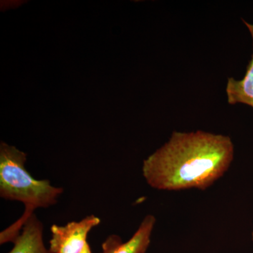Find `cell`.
<instances>
[{
    "instance_id": "277c9868",
    "label": "cell",
    "mask_w": 253,
    "mask_h": 253,
    "mask_svg": "<svg viewBox=\"0 0 253 253\" xmlns=\"http://www.w3.org/2000/svg\"><path fill=\"white\" fill-rule=\"evenodd\" d=\"M156 221L152 214L146 216L134 235L126 243L117 235L110 236L102 245V253H146Z\"/></svg>"
},
{
    "instance_id": "52a82bcc",
    "label": "cell",
    "mask_w": 253,
    "mask_h": 253,
    "mask_svg": "<svg viewBox=\"0 0 253 253\" xmlns=\"http://www.w3.org/2000/svg\"><path fill=\"white\" fill-rule=\"evenodd\" d=\"M83 253H91L90 247H89V244L86 245L85 248H84V251Z\"/></svg>"
},
{
    "instance_id": "5b68a950",
    "label": "cell",
    "mask_w": 253,
    "mask_h": 253,
    "mask_svg": "<svg viewBox=\"0 0 253 253\" xmlns=\"http://www.w3.org/2000/svg\"><path fill=\"white\" fill-rule=\"evenodd\" d=\"M43 231L42 223L33 213L26 219L9 253H51L44 244Z\"/></svg>"
},
{
    "instance_id": "8992f818",
    "label": "cell",
    "mask_w": 253,
    "mask_h": 253,
    "mask_svg": "<svg viewBox=\"0 0 253 253\" xmlns=\"http://www.w3.org/2000/svg\"><path fill=\"white\" fill-rule=\"evenodd\" d=\"M243 21L249 28L252 36L253 44V24L246 22L244 20ZM226 92L229 104L240 103L249 105L253 109V54L252 59L248 65L244 78L241 81L229 78L226 84Z\"/></svg>"
},
{
    "instance_id": "6da1fadb",
    "label": "cell",
    "mask_w": 253,
    "mask_h": 253,
    "mask_svg": "<svg viewBox=\"0 0 253 253\" xmlns=\"http://www.w3.org/2000/svg\"><path fill=\"white\" fill-rule=\"evenodd\" d=\"M234 156L231 138L206 131H174L143 162L151 187L161 191L205 190L225 174Z\"/></svg>"
},
{
    "instance_id": "ba28073f",
    "label": "cell",
    "mask_w": 253,
    "mask_h": 253,
    "mask_svg": "<svg viewBox=\"0 0 253 253\" xmlns=\"http://www.w3.org/2000/svg\"><path fill=\"white\" fill-rule=\"evenodd\" d=\"M252 239H253V233H252Z\"/></svg>"
},
{
    "instance_id": "3957f363",
    "label": "cell",
    "mask_w": 253,
    "mask_h": 253,
    "mask_svg": "<svg viewBox=\"0 0 253 253\" xmlns=\"http://www.w3.org/2000/svg\"><path fill=\"white\" fill-rule=\"evenodd\" d=\"M101 223L94 214L79 221H71L65 226H51L49 251L51 253H83L87 244V236L91 229Z\"/></svg>"
},
{
    "instance_id": "7a4b0ae2",
    "label": "cell",
    "mask_w": 253,
    "mask_h": 253,
    "mask_svg": "<svg viewBox=\"0 0 253 253\" xmlns=\"http://www.w3.org/2000/svg\"><path fill=\"white\" fill-rule=\"evenodd\" d=\"M27 155L4 142L0 144V196L24 204L25 212L54 206L63 189L51 185L47 179L31 175L25 164Z\"/></svg>"
}]
</instances>
